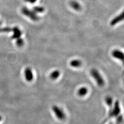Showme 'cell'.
I'll return each mask as SVG.
<instances>
[{"label":"cell","mask_w":124,"mask_h":124,"mask_svg":"<svg viewBox=\"0 0 124 124\" xmlns=\"http://www.w3.org/2000/svg\"><path fill=\"white\" fill-rule=\"evenodd\" d=\"M90 73L99 86H102L104 85V80L97 70L95 69H92L91 70Z\"/></svg>","instance_id":"7a4b0ae2"},{"label":"cell","mask_w":124,"mask_h":124,"mask_svg":"<svg viewBox=\"0 0 124 124\" xmlns=\"http://www.w3.org/2000/svg\"><path fill=\"white\" fill-rule=\"evenodd\" d=\"M87 93L88 89L85 87H82L78 90L77 93L79 96L83 97L86 95L87 94Z\"/></svg>","instance_id":"30bf717a"},{"label":"cell","mask_w":124,"mask_h":124,"mask_svg":"<svg viewBox=\"0 0 124 124\" xmlns=\"http://www.w3.org/2000/svg\"><path fill=\"white\" fill-rule=\"evenodd\" d=\"M24 76L25 79L28 81H31L33 79V72L30 68H27L24 70Z\"/></svg>","instance_id":"8992f818"},{"label":"cell","mask_w":124,"mask_h":124,"mask_svg":"<svg viewBox=\"0 0 124 124\" xmlns=\"http://www.w3.org/2000/svg\"><path fill=\"white\" fill-rule=\"evenodd\" d=\"M21 13L23 15L30 18L33 21H36L39 19V17L38 16L37 13L25 7L22 8L21 9Z\"/></svg>","instance_id":"6da1fadb"},{"label":"cell","mask_w":124,"mask_h":124,"mask_svg":"<svg viewBox=\"0 0 124 124\" xmlns=\"http://www.w3.org/2000/svg\"><path fill=\"white\" fill-rule=\"evenodd\" d=\"M70 65L74 68H79L81 66L82 62L79 60L75 59L70 62Z\"/></svg>","instance_id":"8fae6325"},{"label":"cell","mask_w":124,"mask_h":124,"mask_svg":"<svg viewBox=\"0 0 124 124\" xmlns=\"http://www.w3.org/2000/svg\"><path fill=\"white\" fill-rule=\"evenodd\" d=\"M112 55L113 57L118 59L120 60L123 61L124 59V54L119 50H115L112 53Z\"/></svg>","instance_id":"ba28073f"},{"label":"cell","mask_w":124,"mask_h":124,"mask_svg":"<svg viewBox=\"0 0 124 124\" xmlns=\"http://www.w3.org/2000/svg\"><path fill=\"white\" fill-rule=\"evenodd\" d=\"M105 101L106 102L107 105L111 108L113 105V102L112 98L110 96H107L105 98Z\"/></svg>","instance_id":"5bb4252c"},{"label":"cell","mask_w":124,"mask_h":124,"mask_svg":"<svg viewBox=\"0 0 124 124\" xmlns=\"http://www.w3.org/2000/svg\"><path fill=\"white\" fill-rule=\"evenodd\" d=\"M16 43L17 46L19 47H21L24 45V40L21 37L17 39Z\"/></svg>","instance_id":"9a60e30c"},{"label":"cell","mask_w":124,"mask_h":124,"mask_svg":"<svg viewBox=\"0 0 124 124\" xmlns=\"http://www.w3.org/2000/svg\"><path fill=\"white\" fill-rule=\"evenodd\" d=\"M52 110L58 119L60 120H65L66 118L65 113L61 108L57 105H53L52 107Z\"/></svg>","instance_id":"3957f363"},{"label":"cell","mask_w":124,"mask_h":124,"mask_svg":"<svg viewBox=\"0 0 124 124\" xmlns=\"http://www.w3.org/2000/svg\"><path fill=\"white\" fill-rule=\"evenodd\" d=\"M60 75V71L58 70H54L53 72H52L51 73V74L50 75V77L52 80H56L59 77Z\"/></svg>","instance_id":"7c38bea8"},{"label":"cell","mask_w":124,"mask_h":124,"mask_svg":"<svg viewBox=\"0 0 124 124\" xmlns=\"http://www.w3.org/2000/svg\"><path fill=\"white\" fill-rule=\"evenodd\" d=\"M33 11L36 13H42L45 11L44 8L40 6L34 7L33 8Z\"/></svg>","instance_id":"4fadbf2b"},{"label":"cell","mask_w":124,"mask_h":124,"mask_svg":"<svg viewBox=\"0 0 124 124\" xmlns=\"http://www.w3.org/2000/svg\"><path fill=\"white\" fill-rule=\"evenodd\" d=\"M13 28L10 27H4L0 28V33H8L10 32H12Z\"/></svg>","instance_id":"2e32d148"},{"label":"cell","mask_w":124,"mask_h":124,"mask_svg":"<svg viewBox=\"0 0 124 124\" xmlns=\"http://www.w3.org/2000/svg\"><path fill=\"white\" fill-rule=\"evenodd\" d=\"M0 24H1V22H0Z\"/></svg>","instance_id":"d6986e66"},{"label":"cell","mask_w":124,"mask_h":124,"mask_svg":"<svg viewBox=\"0 0 124 124\" xmlns=\"http://www.w3.org/2000/svg\"><path fill=\"white\" fill-rule=\"evenodd\" d=\"M1 120V117L0 116V121Z\"/></svg>","instance_id":"ac0fdd59"},{"label":"cell","mask_w":124,"mask_h":124,"mask_svg":"<svg viewBox=\"0 0 124 124\" xmlns=\"http://www.w3.org/2000/svg\"><path fill=\"white\" fill-rule=\"evenodd\" d=\"M124 12H122V13L120 14L117 16L115 17V18H113L111 20L110 22V25L111 26L115 25L117 23L120 22V21L123 20L124 19Z\"/></svg>","instance_id":"52a82bcc"},{"label":"cell","mask_w":124,"mask_h":124,"mask_svg":"<svg viewBox=\"0 0 124 124\" xmlns=\"http://www.w3.org/2000/svg\"><path fill=\"white\" fill-rule=\"evenodd\" d=\"M110 111H111L109 113V115L110 117L117 116L120 114V108L119 105V102L118 101L115 102L113 109L110 110Z\"/></svg>","instance_id":"277c9868"},{"label":"cell","mask_w":124,"mask_h":124,"mask_svg":"<svg viewBox=\"0 0 124 124\" xmlns=\"http://www.w3.org/2000/svg\"><path fill=\"white\" fill-rule=\"evenodd\" d=\"M70 6L72 9L75 10V11H80L81 8V5L80 3L76 0H72L70 3Z\"/></svg>","instance_id":"9c48e42d"},{"label":"cell","mask_w":124,"mask_h":124,"mask_svg":"<svg viewBox=\"0 0 124 124\" xmlns=\"http://www.w3.org/2000/svg\"><path fill=\"white\" fill-rule=\"evenodd\" d=\"M25 2H29L31 4H34L37 1V0H24Z\"/></svg>","instance_id":"e0dca14e"},{"label":"cell","mask_w":124,"mask_h":124,"mask_svg":"<svg viewBox=\"0 0 124 124\" xmlns=\"http://www.w3.org/2000/svg\"><path fill=\"white\" fill-rule=\"evenodd\" d=\"M12 32L13 33V36L11 37L12 39H17L20 38L22 35V32L18 27L15 26L13 28Z\"/></svg>","instance_id":"5b68a950"}]
</instances>
